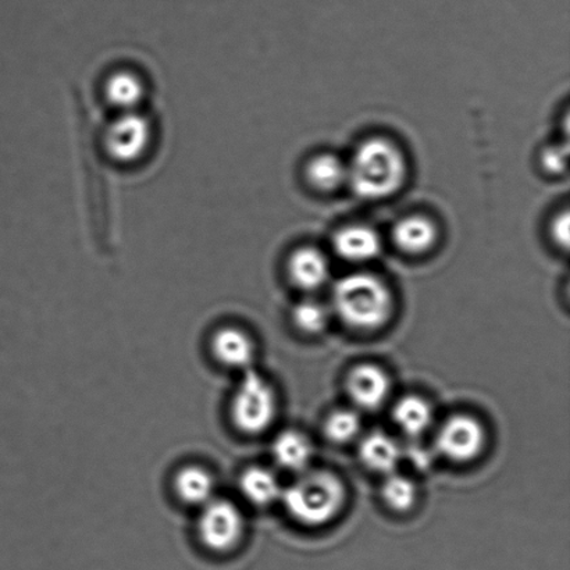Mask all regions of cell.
Masks as SVG:
<instances>
[{
	"label": "cell",
	"instance_id": "6da1fadb",
	"mask_svg": "<svg viewBox=\"0 0 570 570\" xmlns=\"http://www.w3.org/2000/svg\"><path fill=\"white\" fill-rule=\"evenodd\" d=\"M346 167V184L356 197L366 200L393 197L408 176L403 151L393 141L382 137L367 138L357 145Z\"/></svg>",
	"mask_w": 570,
	"mask_h": 570
},
{
	"label": "cell",
	"instance_id": "7a4b0ae2",
	"mask_svg": "<svg viewBox=\"0 0 570 570\" xmlns=\"http://www.w3.org/2000/svg\"><path fill=\"white\" fill-rule=\"evenodd\" d=\"M333 311L349 328L371 331L383 328L394 309L388 286L371 273L341 277L331 294Z\"/></svg>",
	"mask_w": 570,
	"mask_h": 570
},
{
	"label": "cell",
	"instance_id": "3957f363",
	"mask_svg": "<svg viewBox=\"0 0 570 570\" xmlns=\"http://www.w3.org/2000/svg\"><path fill=\"white\" fill-rule=\"evenodd\" d=\"M280 501L297 522L317 528L340 514L345 502V487L330 471L305 470L289 487L282 488Z\"/></svg>",
	"mask_w": 570,
	"mask_h": 570
},
{
	"label": "cell",
	"instance_id": "277c9868",
	"mask_svg": "<svg viewBox=\"0 0 570 570\" xmlns=\"http://www.w3.org/2000/svg\"><path fill=\"white\" fill-rule=\"evenodd\" d=\"M277 412L274 390L253 369L243 372L231 400V417L238 431L248 436L268 431Z\"/></svg>",
	"mask_w": 570,
	"mask_h": 570
},
{
	"label": "cell",
	"instance_id": "5b68a950",
	"mask_svg": "<svg viewBox=\"0 0 570 570\" xmlns=\"http://www.w3.org/2000/svg\"><path fill=\"white\" fill-rule=\"evenodd\" d=\"M246 522L240 508L228 499L214 498L200 508L197 533L200 545L215 553H227L240 545Z\"/></svg>",
	"mask_w": 570,
	"mask_h": 570
},
{
	"label": "cell",
	"instance_id": "8992f818",
	"mask_svg": "<svg viewBox=\"0 0 570 570\" xmlns=\"http://www.w3.org/2000/svg\"><path fill=\"white\" fill-rule=\"evenodd\" d=\"M486 443V432L476 417L465 414L449 416L438 428L437 453L450 463L465 464L479 456Z\"/></svg>",
	"mask_w": 570,
	"mask_h": 570
},
{
	"label": "cell",
	"instance_id": "52a82bcc",
	"mask_svg": "<svg viewBox=\"0 0 570 570\" xmlns=\"http://www.w3.org/2000/svg\"><path fill=\"white\" fill-rule=\"evenodd\" d=\"M103 143L113 160L132 163L143 157L151 144L152 134L148 122L141 116L128 113L118 118L103 134Z\"/></svg>",
	"mask_w": 570,
	"mask_h": 570
},
{
	"label": "cell",
	"instance_id": "ba28073f",
	"mask_svg": "<svg viewBox=\"0 0 570 570\" xmlns=\"http://www.w3.org/2000/svg\"><path fill=\"white\" fill-rule=\"evenodd\" d=\"M391 393V380L382 367L360 365L346 377V394L352 403L363 411L382 408Z\"/></svg>",
	"mask_w": 570,
	"mask_h": 570
},
{
	"label": "cell",
	"instance_id": "9c48e42d",
	"mask_svg": "<svg viewBox=\"0 0 570 570\" xmlns=\"http://www.w3.org/2000/svg\"><path fill=\"white\" fill-rule=\"evenodd\" d=\"M391 238L401 252L419 257L436 247L438 228L436 222L426 216L410 215L395 222Z\"/></svg>",
	"mask_w": 570,
	"mask_h": 570
},
{
	"label": "cell",
	"instance_id": "30bf717a",
	"mask_svg": "<svg viewBox=\"0 0 570 570\" xmlns=\"http://www.w3.org/2000/svg\"><path fill=\"white\" fill-rule=\"evenodd\" d=\"M382 238L366 225H350L340 228L333 238L336 255L346 262H369L382 252Z\"/></svg>",
	"mask_w": 570,
	"mask_h": 570
},
{
	"label": "cell",
	"instance_id": "8fae6325",
	"mask_svg": "<svg viewBox=\"0 0 570 570\" xmlns=\"http://www.w3.org/2000/svg\"><path fill=\"white\" fill-rule=\"evenodd\" d=\"M287 271L294 286L303 291L322 289L331 276L328 257L313 247L296 249L287 262Z\"/></svg>",
	"mask_w": 570,
	"mask_h": 570
},
{
	"label": "cell",
	"instance_id": "7c38bea8",
	"mask_svg": "<svg viewBox=\"0 0 570 570\" xmlns=\"http://www.w3.org/2000/svg\"><path fill=\"white\" fill-rule=\"evenodd\" d=\"M211 352L220 365L236 371H249L255 361L251 336L237 328H221L211 339Z\"/></svg>",
	"mask_w": 570,
	"mask_h": 570
},
{
	"label": "cell",
	"instance_id": "4fadbf2b",
	"mask_svg": "<svg viewBox=\"0 0 570 570\" xmlns=\"http://www.w3.org/2000/svg\"><path fill=\"white\" fill-rule=\"evenodd\" d=\"M403 449L388 434L373 432L362 439L360 458L367 469L385 476L394 474L403 459Z\"/></svg>",
	"mask_w": 570,
	"mask_h": 570
},
{
	"label": "cell",
	"instance_id": "5bb4252c",
	"mask_svg": "<svg viewBox=\"0 0 570 570\" xmlns=\"http://www.w3.org/2000/svg\"><path fill=\"white\" fill-rule=\"evenodd\" d=\"M271 454L281 469L302 474L308 470L313 456V445L305 434L297 431L281 432L271 444Z\"/></svg>",
	"mask_w": 570,
	"mask_h": 570
},
{
	"label": "cell",
	"instance_id": "9a60e30c",
	"mask_svg": "<svg viewBox=\"0 0 570 570\" xmlns=\"http://www.w3.org/2000/svg\"><path fill=\"white\" fill-rule=\"evenodd\" d=\"M175 490L184 504L203 508L215 498L216 483L210 471L200 466H186L177 471Z\"/></svg>",
	"mask_w": 570,
	"mask_h": 570
},
{
	"label": "cell",
	"instance_id": "2e32d148",
	"mask_svg": "<svg viewBox=\"0 0 570 570\" xmlns=\"http://www.w3.org/2000/svg\"><path fill=\"white\" fill-rule=\"evenodd\" d=\"M434 412L425 398L406 395L395 404L393 421L405 436L417 438L432 427Z\"/></svg>",
	"mask_w": 570,
	"mask_h": 570
},
{
	"label": "cell",
	"instance_id": "e0dca14e",
	"mask_svg": "<svg viewBox=\"0 0 570 570\" xmlns=\"http://www.w3.org/2000/svg\"><path fill=\"white\" fill-rule=\"evenodd\" d=\"M240 488L243 498L255 507H269L280 501L282 487L273 471L252 466L241 475Z\"/></svg>",
	"mask_w": 570,
	"mask_h": 570
},
{
	"label": "cell",
	"instance_id": "ac0fdd59",
	"mask_svg": "<svg viewBox=\"0 0 570 570\" xmlns=\"http://www.w3.org/2000/svg\"><path fill=\"white\" fill-rule=\"evenodd\" d=\"M309 184L320 193H334L349 180V167L334 154H320L307 165Z\"/></svg>",
	"mask_w": 570,
	"mask_h": 570
},
{
	"label": "cell",
	"instance_id": "d6986e66",
	"mask_svg": "<svg viewBox=\"0 0 570 570\" xmlns=\"http://www.w3.org/2000/svg\"><path fill=\"white\" fill-rule=\"evenodd\" d=\"M417 490L415 483L398 474L385 476L382 486V498L385 505L395 512H406L416 502Z\"/></svg>",
	"mask_w": 570,
	"mask_h": 570
},
{
	"label": "cell",
	"instance_id": "ffe728a7",
	"mask_svg": "<svg viewBox=\"0 0 570 570\" xmlns=\"http://www.w3.org/2000/svg\"><path fill=\"white\" fill-rule=\"evenodd\" d=\"M144 94L143 81L133 73H117L107 81L106 95L114 105L133 108L143 100Z\"/></svg>",
	"mask_w": 570,
	"mask_h": 570
},
{
	"label": "cell",
	"instance_id": "44dd1931",
	"mask_svg": "<svg viewBox=\"0 0 570 570\" xmlns=\"http://www.w3.org/2000/svg\"><path fill=\"white\" fill-rule=\"evenodd\" d=\"M362 421L357 412L350 410H339L331 412L324 421V436L331 443L345 444L356 438L361 433Z\"/></svg>",
	"mask_w": 570,
	"mask_h": 570
},
{
	"label": "cell",
	"instance_id": "7402d4cb",
	"mask_svg": "<svg viewBox=\"0 0 570 570\" xmlns=\"http://www.w3.org/2000/svg\"><path fill=\"white\" fill-rule=\"evenodd\" d=\"M292 323L303 334H319L328 328L329 312L318 301H301L292 309Z\"/></svg>",
	"mask_w": 570,
	"mask_h": 570
},
{
	"label": "cell",
	"instance_id": "603a6c76",
	"mask_svg": "<svg viewBox=\"0 0 570 570\" xmlns=\"http://www.w3.org/2000/svg\"><path fill=\"white\" fill-rule=\"evenodd\" d=\"M568 152L558 146H551L541 154V166L550 175H562L567 170Z\"/></svg>",
	"mask_w": 570,
	"mask_h": 570
},
{
	"label": "cell",
	"instance_id": "cb8c5ba5",
	"mask_svg": "<svg viewBox=\"0 0 570 570\" xmlns=\"http://www.w3.org/2000/svg\"><path fill=\"white\" fill-rule=\"evenodd\" d=\"M551 238L558 247L568 248L569 243V211L564 209L551 220Z\"/></svg>",
	"mask_w": 570,
	"mask_h": 570
}]
</instances>
